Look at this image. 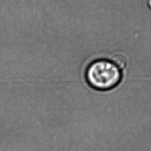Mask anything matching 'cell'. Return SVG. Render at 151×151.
Segmentation results:
<instances>
[{
    "instance_id": "obj_2",
    "label": "cell",
    "mask_w": 151,
    "mask_h": 151,
    "mask_svg": "<svg viewBox=\"0 0 151 151\" xmlns=\"http://www.w3.org/2000/svg\"><path fill=\"white\" fill-rule=\"evenodd\" d=\"M147 4L148 6L151 9V0H147Z\"/></svg>"
},
{
    "instance_id": "obj_1",
    "label": "cell",
    "mask_w": 151,
    "mask_h": 151,
    "mask_svg": "<svg viewBox=\"0 0 151 151\" xmlns=\"http://www.w3.org/2000/svg\"><path fill=\"white\" fill-rule=\"evenodd\" d=\"M87 83L98 90H110L114 88L122 78L120 69L107 58L96 60L91 62L86 71Z\"/></svg>"
},
{
    "instance_id": "obj_3",
    "label": "cell",
    "mask_w": 151,
    "mask_h": 151,
    "mask_svg": "<svg viewBox=\"0 0 151 151\" xmlns=\"http://www.w3.org/2000/svg\"><path fill=\"white\" fill-rule=\"evenodd\" d=\"M132 98V97H130ZM132 99H134V98H132ZM137 100H141V99H137ZM145 101H149V100H145Z\"/></svg>"
},
{
    "instance_id": "obj_4",
    "label": "cell",
    "mask_w": 151,
    "mask_h": 151,
    "mask_svg": "<svg viewBox=\"0 0 151 151\" xmlns=\"http://www.w3.org/2000/svg\"><path fill=\"white\" fill-rule=\"evenodd\" d=\"M132 100H134V99H132ZM139 101H142V100H139ZM149 102H151V101H149Z\"/></svg>"
}]
</instances>
